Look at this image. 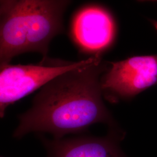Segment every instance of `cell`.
<instances>
[{
    "instance_id": "7",
    "label": "cell",
    "mask_w": 157,
    "mask_h": 157,
    "mask_svg": "<svg viewBox=\"0 0 157 157\" xmlns=\"http://www.w3.org/2000/svg\"><path fill=\"white\" fill-rule=\"evenodd\" d=\"M152 23H153L154 27L155 28L156 30H157V21H154V22H152Z\"/></svg>"
},
{
    "instance_id": "2",
    "label": "cell",
    "mask_w": 157,
    "mask_h": 157,
    "mask_svg": "<svg viewBox=\"0 0 157 157\" xmlns=\"http://www.w3.org/2000/svg\"><path fill=\"white\" fill-rule=\"evenodd\" d=\"M68 0H1L0 66L15 56L35 52L47 58L52 39L63 32Z\"/></svg>"
},
{
    "instance_id": "3",
    "label": "cell",
    "mask_w": 157,
    "mask_h": 157,
    "mask_svg": "<svg viewBox=\"0 0 157 157\" xmlns=\"http://www.w3.org/2000/svg\"><path fill=\"white\" fill-rule=\"evenodd\" d=\"M97 55L76 62L47 57L36 65L10 63L0 66L1 118L4 117L10 105L42 88L62 73L93 62Z\"/></svg>"
},
{
    "instance_id": "4",
    "label": "cell",
    "mask_w": 157,
    "mask_h": 157,
    "mask_svg": "<svg viewBox=\"0 0 157 157\" xmlns=\"http://www.w3.org/2000/svg\"><path fill=\"white\" fill-rule=\"evenodd\" d=\"M101 78L103 97L112 103L128 100L157 84V54L109 62Z\"/></svg>"
},
{
    "instance_id": "6",
    "label": "cell",
    "mask_w": 157,
    "mask_h": 157,
    "mask_svg": "<svg viewBox=\"0 0 157 157\" xmlns=\"http://www.w3.org/2000/svg\"><path fill=\"white\" fill-rule=\"evenodd\" d=\"M124 135L120 129H110L104 137L44 139L43 143L47 157H128L119 145Z\"/></svg>"
},
{
    "instance_id": "5",
    "label": "cell",
    "mask_w": 157,
    "mask_h": 157,
    "mask_svg": "<svg viewBox=\"0 0 157 157\" xmlns=\"http://www.w3.org/2000/svg\"><path fill=\"white\" fill-rule=\"evenodd\" d=\"M72 32L80 48L100 54L112 44L115 36V24L111 13L104 8L90 6L76 14Z\"/></svg>"
},
{
    "instance_id": "1",
    "label": "cell",
    "mask_w": 157,
    "mask_h": 157,
    "mask_svg": "<svg viewBox=\"0 0 157 157\" xmlns=\"http://www.w3.org/2000/svg\"><path fill=\"white\" fill-rule=\"evenodd\" d=\"M108 65L97 54L93 62L51 80L34 97L31 108L19 116L13 137L48 133L61 139L99 123L119 129L102 100L101 78Z\"/></svg>"
}]
</instances>
